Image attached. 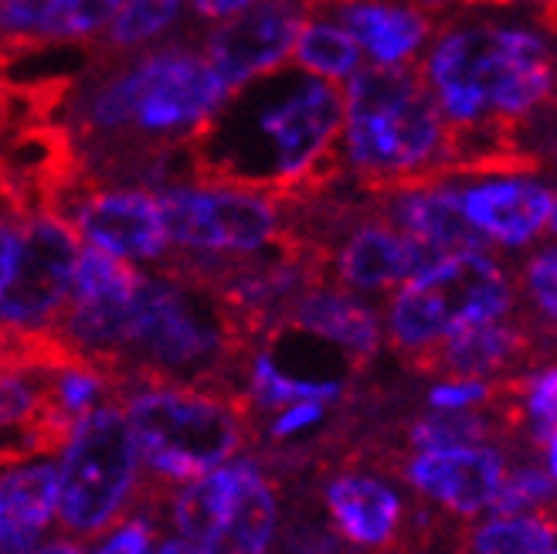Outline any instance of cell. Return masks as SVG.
I'll list each match as a JSON object with an SVG mask.
<instances>
[{"instance_id": "30bf717a", "label": "cell", "mask_w": 557, "mask_h": 554, "mask_svg": "<svg viewBox=\"0 0 557 554\" xmlns=\"http://www.w3.org/2000/svg\"><path fill=\"white\" fill-rule=\"evenodd\" d=\"M69 221L92 248L109 256L163 262L171 253L157 194L147 187L92 184L69 211Z\"/></svg>"}, {"instance_id": "e575fe53", "label": "cell", "mask_w": 557, "mask_h": 554, "mask_svg": "<svg viewBox=\"0 0 557 554\" xmlns=\"http://www.w3.org/2000/svg\"><path fill=\"white\" fill-rule=\"evenodd\" d=\"M27 554H86L78 541H51V544H41V547H32Z\"/></svg>"}, {"instance_id": "ba28073f", "label": "cell", "mask_w": 557, "mask_h": 554, "mask_svg": "<svg viewBox=\"0 0 557 554\" xmlns=\"http://www.w3.org/2000/svg\"><path fill=\"white\" fill-rule=\"evenodd\" d=\"M78 253L72 221L48 211L24 218L17 266L0 293V341L54 327L72 293Z\"/></svg>"}, {"instance_id": "f546056e", "label": "cell", "mask_w": 557, "mask_h": 554, "mask_svg": "<svg viewBox=\"0 0 557 554\" xmlns=\"http://www.w3.org/2000/svg\"><path fill=\"white\" fill-rule=\"evenodd\" d=\"M523 395H527V411H531V419H534L537 439L544 442L550 429L557 426V365L527 381Z\"/></svg>"}, {"instance_id": "7402d4cb", "label": "cell", "mask_w": 557, "mask_h": 554, "mask_svg": "<svg viewBox=\"0 0 557 554\" xmlns=\"http://www.w3.org/2000/svg\"><path fill=\"white\" fill-rule=\"evenodd\" d=\"M0 504H4V520L21 531L41 534L51 517L59 514V469L24 466L0 480Z\"/></svg>"}, {"instance_id": "6da1fadb", "label": "cell", "mask_w": 557, "mask_h": 554, "mask_svg": "<svg viewBox=\"0 0 557 554\" xmlns=\"http://www.w3.org/2000/svg\"><path fill=\"white\" fill-rule=\"evenodd\" d=\"M344 86L286 62L232 89L187 136L190 184L306 205L333 190L344 163Z\"/></svg>"}, {"instance_id": "7bdbcfd3", "label": "cell", "mask_w": 557, "mask_h": 554, "mask_svg": "<svg viewBox=\"0 0 557 554\" xmlns=\"http://www.w3.org/2000/svg\"><path fill=\"white\" fill-rule=\"evenodd\" d=\"M544 554H557V551H544Z\"/></svg>"}, {"instance_id": "ab89813d", "label": "cell", "mask_w": 557, "mask_h": 554, "mask_svg": "<svg viewBox=\"0 0 557 554\" xmlns=\"http://www.w3.org/2000/svg\"><path fill=\"white\" fill-rule=\"evenodd\" d=\"M4 378H8V374H4V368H0V381H4Z\"/></svg>"}, {"instance_id": "603a6c76", "label": "cell", "mask_w": 557, "mask_h": 554, "mask_svg": "<svg viewBox=\"0 0 557 554\" xmlns=\"http://www.w3.org/2000/svg\"><path fill=\"white\" fill-rule=\"evenodd\" d=\"M139 283H144V272L136 266L89 245L86 253H78L69 303H129Z\"/></svg>"}, {"instance_id": "74e56055", "label": "cell", "mask_w": 557, "mask_h": 554, "mask_svg": "<svg viewBox=\"0 0 557 554\" xmlns=\"http://www.w3.org/2000/svg\"><path fill=\"white\" fill-rule=\"evenodd\" d=\"M547 229L557 235V194H554V208H550V218H547Z\"/></svg>"}, {"instance_id": "7a4b0ae2", "label": "cell", "mask_w": 557, "mask_h": 554, "mask_svg": "<svg viewBox=\"0 0 557 554\" xmlns=\"http://www.w3.org/2000/svg\"><path fill=\"white\" fill-rule=\"evenodd\" d=\"M425 86L453 136L520 133L557 96L547 38L520 24H456L432 41Z\"/></svg>"}, {"instance_id": "8d00e7d4", "label": "cell", "mask_w": 557, "mask_h": 554, "mask_svg": "<svg viewBox=\"0 0 557 554\" xmlns=\"http://www.w3.org/2000/svg\"><path fill=\"white\" fill-rule=\"evenodd\" d=\"M544 442H547V473H550V480L557 483V426L550 429V435H547Z\"/></svg>"}, {"instance_id": "3957f363", "label": "cell", "mask_w": 557, "mask_h": 554, "mask_svg": "<svg viewBox=\"0 0 557 554\" xmlns=\"http://www.w3.org/2000/svg\"><path fill=\"white\" fill-rule=\"evenodd\" d=\"M344 163L371 194L449 181L453 133L422 65H360L344 89Z\"/></svg>"}, {"instance_id": "4dcf8cb0", "label": "cell", "mask_w": 557, "mask_h": 554, "mask_svg": "<svg viewBox=\"0 0 557 554\" xmlns=\"http://www.w3.org/2000/svg\"><path fill=\"white\" fill-rule=\"evenodd\" d=\"M323 419H326L323 402H296L278 411V419L272 422V442H289V439L302 435L306 429H317Z\"/></svg>"}, {"instance_id": "ac0fdd59", "label": "cell", "mask_w": 557, "mask_h": 554, "mask_svg": "<svg viewBox=\"0 0 557 554\" xmlns=\"http://www.w3.org/2000/svg\"><path fill=\"white\" fill-rule=\"evenodd\" d=\"M323 507L330 514L333 531L357 547H384L392 544L401 524L398 493L360 473H344L330 480L323 490Z\"/></svg>"}, {"instance_id": "60d3db41", "label": "cell", "mask_w": 557, "mask_h": 554, "mask_svg": "<svg viewBox=\"0 0 557 554\" xmlns=\"http://www.w3.org/2000/svg\"><path fill=\"white\" fill-rule=\"evenodd\" d=\"M116 4H120V8H123V4H129V0H116Z\"/></svg>"}, {"instance_id": "b9f144b4", "label": "cell", "mask_w": 557, "mask_h": 554, "mask_svg": "<svg viewBox=\"0 0 557 554\" xmlns=\"http://www.w3.org/2000/svg\"><path fill=\"white\" fill-rule=\"evenodd\" d=\"M0 517H4V504H0Z\"/></svg>"}, {"instance_id": "2e32d148", "label": "cell", "mask_w": 557, "mask_h": 554, "mask_svg": "<svg viewBox=\"0 0 557 554\" xmlns=\"http://www.w3.org/2000/svg\"><path fill=\"white\" fill-rule=\"evenodd\" d=\"M527 350H531V337L520 327L493 320L466 327L459 334L411 354V368L449 381H480L483 374L513 368Z\"/></svg>"}, {"instance_id": "d6986e66", "label": "cell", "mask_w": 557, "mask_h": 554, "mask_svg": "<svg viewBox=\"0 0 557 554\" xmlns=\"http://www.w3.org/2000/svg\"><path fill=\"white\" fill-rule=\"evenodd\" d=\"M278 528V501L272 483L256 466L238 463V480L228 514L214 538L205 544L208 554H269Z\"/></svg>"}, {"instance_id": "9a60e30c", "label": "cell", "mask_w": 557, "mask_h": 554, "mask_svg": "<svg viewBox=\"0 0 557 554\" xmlns=\"http://www.w3.org/2000/svg\"><path fill=\"white\" fill-rule=\"evenodd\" d=\"M381 198V218L392 221L398 232L432 248L435 256L486 253L490 242L469 225L459 205V187L449 181H432L418 187H401Z\"/></svg>"}, {"instance_id": "836d02e7", "label": "cell", "mask_w": 557, "mask_h": 554, "mask_svg": "<svg viewBox=\"0 0 557 554\" xmlns=\"http://www.w3.org/2000/svg\"><path fill=\"white\" fill-rule=\"evenodd\" d=\"M190 4H194V11H198V17H205V21H225L245 8H252L256 0H190Z\"/></svg>"}, {"instance_id": "83f0119b", "label": "cell", "mask_w": 557, "mask_h": 554, "mask_svg": "<svg viewBox=\"0 0 557 554\" xmlns=\"http://www.w3.org/2000/svg\"><path fill=\"white\" fill-rule=\"evenodd\" d=\"M523 290L537 307V313L557 327V245L541 248L531 262L523 266Z\"/></svg>"}, {"instance_id": "484cf974", "label": "cell", "mask_w": 557, "mask_h": 554, "mask_svg": "<svg viewBox=\"0 0 557 554\" xmlns=\"http://www.w3.org/2000/svg\"><path fill=\"white\" fill-rule=\"evenodd\" d=\"M507 429L504 422H496L493 415H472V411H445L432 415V419H418L408 429V439L414 450L432 453V450H462V446H483V442Z\"/></svg>"}, {"instance_id": "44dd1931", "label": "cell", "mask_w": 557, "mask_h": 554, "mask_svg": "<svg viewBox=\"0 0 557 554\" xmlns=\"http://www.w3.org/2000/svg\"><path fill=\"white\" fill-rule=\"evenodd\" d=\"M289 62L306 69L310 75H320V78H330V82H344L360 65H364V51L357 48V41L344 32L341 24H333L330 17L310 14L299 24V35H296Z\"/></svg>"}, {"instance_id": "1f68e13d", "label": "cell", "mask_w": 557, "mask_h": 554, "mask_svg": "<svg viewBox=\"0 0 557 554\" xmlns=\"http://www.w3.org/2000/svg\"><path fill=\"white\" fill-rule=\"evenodd\" d=\"M150 544H153V528L150 520H123L120 531L109 538L96 554H150Z\"/></svg>"}, {"instance_id": "4316f807", "label": "cell", "mask_w": 557, "mask_h": 554, "mask_svg": "<svg viewBox=\"0 0 557 554\" xmlns=\"http://www.w3.org/2000/svg\"><path fill=\"white\" fill-rule=\"evenodd\" d=\"M557 483L550 480V473L537 466H520L513 473H507L504 487H499L496 501L490 504V510L496 517H507V514H520L523 507H537V504H547L554 496Z\"/></svg>"}, {"instance_id": "f35d334b", "label": "cell", "mask_w": 557, "mask_h": 554, "mask_svg": "<svg viewBox=\"0 0 557 554\" xmlns=\"http://www.w3.org/2000/svg\"><path fill=\"white\" fill-rule=\"evenodd\" d=\"M469 4H476V0H469ZM483 4H507V0H483Z\"/></svg>"}, {"instance_id": "cb8c5ba5", "label": "cell", "mask_w": 557, "mask_h": 554, "mask_svg": "<svg viewBox=\"0 0 557 554\" xmlns=\"http://www.w3.org/2000/svg\"><path fill=\"white\" fill-rule=\"evenodd\" d=\"M557 538V520L544 514L493 517L472 534V554H544Z\"/></svg>"}, {"instance_id": "5bb4252c", "label": "cell", "mask_w": 557, "mask_h": 554, "mask_svg": "<svg viewBox=\"0 0 557 554\" xmlns=\"http://www.w3.org/2000/svg\"><path fill=\"white\" fill-rule=\"evenodd\" d=\"M405 480L453 514H480L486 510L499 487L507 480V463L490 446H462V450H432L418 453L405 466Z\"/></svg>"}, {"instance_id": "277c9868", "label": "cell", "mask_w": 557, "mask_h": 554, "mask_svg": "<svg viewBox=\"0 0 557 554\" xmlns=\"http://www.w3.org/2000/svg\"><path fill=\"white\" fill-rule=\"evenodd\" d=\"M120 398L139 459L157 483H194L256 446V405L232 384H157Z\"/></svg>"}, {"instance_id": "9c48e42d", "label": "cell", "mask_w": 557, "mask_h": 554, "mask_svg": "<svg viewBox=\"0 0 557 554\" xmlns=\"http://www.w3.org/2000/svg\"><path fill=\"white\" fill-rule=\"evenodd\" d=\"M310 17L306 0H256L252 8L225 17L205 41V59L225 89L265 75L289 62L299 24Z\"/></svg>"}, {"instance_id": "e0dca14e", "label": "cell", "mask_w": 557, "mask_h": 554, "mask_svg": "<svg viewBox=\"0 0 557 554\" xmlns=\"http://www.w3.org/2000/svg\"><path fill=\"white\" fill-rule=\"evenodd\" d=\"M278 323L341 347L344 354H350V361H368L381 347L377 313L354 299L344 286H310Z\"/></svg>"}, {"instance_id": "ffe728a7", "label": "cell", "mask_w": 557, "mask_h": 554, "mask_svg": "<svg viewBox=\"0 0 557 554\" xmlns=\"http://www.w3.org/2000/svg\"><path fill=\"white\" fill-rule=\"evenodd\" d=\"M235 480H238V463L218 466V469H211V473H205L201 480L187 483L181 493L171 496L174 524L190 544H208L214 538V531L221 528V520H225V514H228Z\"/></svg>"}, {"instance_id": "52a82bcc", "label": "cell", "mask_w": 557, "mask_h": 554, "mask_svg": "<svg viewBox=\"0 0 557 554\" xmlns=\"http://www.w3.org/2000/svg\"><path fill=\"white\" fill-rule=\"evenodd\" d=\"M157 205L171 245L201 256H252L265 253L283 235V218L275 201L262 194L166 184L157 187Z\"/></svg>"}, {"instance_id": "8fae6325", "label": "cell", "mask_w": 557, "mask_h": 554, "mask_svg": "<svg viewBox=\"0 0 557 554\" xmlns=\"http://www.w3.org/2000/svg\"><path fill=\"white\" fill-rule=\"evenodd\" d=\"M442 256H435L432 248L418 245L405 232H398L392 221L368 218L357 221L347 229L337 248H330V269L347 290H392L408 283L411 275L425 272L435 266Z\"/></svg>"}, {"instance_id": "d6a6232c", "label": "cell", "mask_w": 557, "mask_h": 554, "mask_svg": "<svg viewBox=\"0 0 557 554\" xmlns=\"http://www.w3.org/2000/svg\"><path fill=\"white\" fill-rule=\"evenodd\" d=\"M21 225L24 218L11 214L0 208V293L11 283L14 266H17V253H21Z\"/></svg>"}, {"instance_id": "7c38bea8", "label": "cell", "mask_w": 557, "mask_h": 554, "mask_svg": "<svg viewBox=\"0 0 557 554\" xmlns=\"http://www.w3.org/2000/svg\"><path fill=\"white\" fill-rule=\"evenodd\" d=\"M310 14L341 24L381 69L411 65L432 35V14L418 0H317Z\"/></svg>"}, {"instance_id": "8992f818", "label": "cell", "mask_w": 557, "mask_h": 554, "mask_svg": "<svg viewBox=\"0 0 557 554\" xmlns=\"http://www.w3.org/2000/svg\"><path fill=\"white\" fill-rule=\"evenodd\" d=\"M513 280L490 253L445 256L411 275L387 310V334L405 354H418L466 327L504 320L513 307Z\"/></svg>"}, {"instance_id": "d4e9b609", "label": "cell", "mask_w": 557, "mask_h": 554, "mask_svg": "<svg viewBox=\"0 0 557 554\" xmlns=\"http://www.w3.org/2000/svg\"><path fill=\"white\" fill-rule=\"evenodd\" d=\"M341 381H306V378H289L278 371L269 357H256L252 365V381H248V398H252L256 411L259 408H289L296 402H323L330 405L341 398Z\"/></svg>"}, {"instance_id": "4fadbf2b", "label": "cell", "mask_w": 557, "mask_h": 554, "mask_svg": "<svg viewBox=\"0 0 557 554\" xmlns=\"http://www.w3.org/2000/svg\"><path fill=\"white\" fill-rule=\"evenodd\" d=\"M459 205L486 242L520 248L547 229L554 190L531 174H486L459 187Z\"/></svg>"}, {"instance_id": "5b68a950", "label": "cell", "mask_w": 557, "mask_h": 554, "mask_svg": "<svg viewBox=\"0 0 557 554\" xmlns=\"http://www.w3.org/2000/svg\"><path fill=\"white\" fill-rule=\"evenodd\" d=\"M139 450L126 415L99 405L78 422L59 469V524L75 541H96L136 510Z\"/></svg>"}, {"instance_id": "d590c367", "label": "cell", "mask_w": 557, "mask_h": 554, "mask_svg": "<svg viewBox=\"0 0 557 554\" xmlns=\"http://www.w3.org/2000/svg\"><path fill=\"white\" fill-rule=\"evenodd\" d=\"M157 554H208L201 544H190V541H163Z\"/></svg>"}, {"instance_id": "f1b7e54d", "label": "cell", "mask_w": 557, "mask_h": 554, "mask_svg": "<svg viewBox=\"0 0 557 554\" xmlns=\"http://www.w3.org/2000/svg\"><path fill=\"white\" fill-rule=\"evenodd\" d=\"M504 395V384H486V381H449L429 392V405L438 411H466L476 405H496Z\"/></svg>"}]
</instances>
